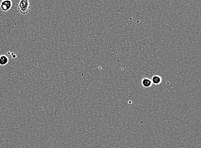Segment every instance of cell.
<instances>
[{
	"label": "cell",
	"instance_id": "8992f818",
	"mask_svg": "<svg viewBox=\"0 0 201 148\" xmlns=\"http://www.w3.org/2000/svg\"><path fill=\"white\" fill-rule=\"evenodd\" d=\"M11 55H12V57L13 58V59H16V57H17V55H16V54L14 52H12V53H11Z\"/></svg>",
	"mask_w": 201,
	"mask_h": 148
},
{
	"label": "cell",
	"instance_id": "7a4b0ae2",
	"mask_svg": "<svg viewBox=\"0 0 201 148\" xmlns=\"http://www.w3.org/2000/svg\"><path fill=\"white\" fill-rule=\"evenodd\" d=\"M12 5V3L11 0H4L1 2L0 8L3 12H7L11 10Z\"/></svg>",
	"mask_w": 201,
	"mask_h": 148
},
{
	"label": "cell",
	"instance_id": "3957f363",
	"mask_svg": "<svg viewBox=\"0 0 201 148\" xmlns=\"http://www.w3.org/2000/svg\"><path fill=\"white\" fill-rule=\"evenodd\" d=\"M141 84L143 87L148 88L151 87L153 83L150 78L143 77L141 79Z\"/></svg>",
	"mask_w": 201,
	"mask_h": 148
},
{
	"label": "cell",
	"instance_id": "277c9868",
	"mask_svg": "<svg viewBox=\"0 0 201 148\" xmlns=\"http://www.w3.org/2000/svg\"><path fill=\"white\" fill-rule=\"evenodd\" d=\"M151 81L152 83L155 85H159L161 83L162 78L159 75H155L151 78Z\"/></svg>",
	"mask_w": 201,
	"mask_h": 148
},
{
	"label": "cell",
	"instance_id": "6da1fadb",
	"mask_svg": "<svg viewBox=\"0 0 201 148\" xmlns=\"http://www.w3.org/2000/svg\"><path fill=\"white\" fill-rule=\"evenodd\" d=\"M30 7L29 1L28 0H21L19 2L18 9L22 14L26 15L28 13Z\"/></svg>",
	"mask_w": 201,
	"mask_h": 148
},
{
	"label": "cell",
	"instance_id": "5b68a950",
	"mask_svg": "<svg viewBox=\"0 0 201 148\" xmlns=\"http://www.w3.org/2000/svg\"><path fill=\"white\" fill-rule=\"evenodd\" d=\"M9 58L7 56L5 55H3L1 56L0 57V65L2 66H4L6 65L8 63Z\"/></svg>",
	"mask_w": 201,
	"mask_h": 148
},
{
	"label": "cell",
	"instance_id": "ba28073f",
	"mask_svg": "<svg viewBox=\"0 0 201 148\" xmlns=\"http://www.w3.org/2000/svg\"><path fill=\"white\" fill-rule=\"evenodd\" d=\"M0 57H1V56H0Z\"/></svg>",
	"mask_w": 201,
	"mask_h": 148
},
{
	"label": "cell",
	"instance_id": "52a82bcc",
	"mask_svg": "<svg viewBox=\"0 0 201 148\" xmlns=\"http://www.w3.org/2000/svg\"><path fill=\"white\" fill-rule=\"evenodd\" d=\"M8 53V54H11V53H10V52H8V53Z\"/></svg>",
	"mask_w": 201,
	"mask_h": 148
}]
</instances>
